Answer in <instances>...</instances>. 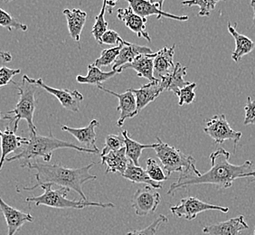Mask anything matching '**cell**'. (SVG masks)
Here are the masks:
<instances>
[{"label":"cell","mask_w":255,"mask_h":235,"mask_svg":"<svg viewBox=\"0 0 255 235\" xmlns=\"http://www.w3.org/2000/svg\"><path fill=\"white\" fill-rule=\"evenodd\" d=\"M103 1H105L106 4H107V12L112 14L113 7L116 5V3L118 2V0H103Z\"/></svg>","instance_id":"40"},{"label":"cell","mask_w":255,"mask_h":235,"mask_svg":"<svg viewBox=\"0 0 255 235\" xmlns=\"http://www.w3.org/2000/svg\"><path fill=\"white\" fill-rule=\"evenodd\" d=\"M94 165H96V162H92L84 167L71 168L60 164L36 161L34 163L28 162L25 165H21V167H27L29 170H36L35 179L43 183H50L52 185L69 188L70 190L76 192L81 196L82 200L87 201L83 191V186L86 182L97 179V176L90 173L91 168Z\"/></svg>","instance_id":"2"},{"label":"cell","mask_w":255,"mask_h":235,"mask_svg":"<svg viewBox=\"0 0 255 235\" xmlns=\"http://www.w3.org/2000/svg\"><path fill=\"white\" fill-rule=\"evenodd\" d=\"M107 10V4L105 1H103V6L101 12L96 17H95V23L93 26L92 34L94 35V39L100 44H102V37L103 34L108 31L109 23L105 20V12Z\"/></svg>","instance_id":"29"},{"label":"cell","mask_w":255,"mask_h":235,"mask_svg":"<svg viewBox=\"0 0 255 235\" xmlns=\"http://www.w3.org/2000/svg\"><path fill=\"white\" fill-rule=\"evenodd\" d=\"M119 74H121L119 71H113V70L110 72H103L94 64H89L88 74L85 76L77 75L76 81L79 84H92V85L101 86L103 83H105L106 81L113 78Z\"/></svg>","instance_id":"27"},{"label":"cell","mask_w":255,"mask_h":235,"mask_svg":"<svg viewBox=\"0 0 255 235\" xmlns=\"http://www.w3.org/2000/svg\"><path fill=\"white\" fill-rule=\"evenodd\" d=\"M123 178L128 179L134 184H144L151 186L154 189H161L162 183L154 181L147 175V171L143 169L140 166L134 165L132 162H129L126 171L122 175Z\"/></svg>","instance_id":"26"},{"label":"cell","mask_w":255,"mask_h":235,"mask_svg":"<svg viewBox=\"0 0 255 235\" xmlns=\"http://www.w3.org/2000/svg\"><path fill=\"white\" fill-rule=\"evenodd\" d=\"M249 226L243 216L231 218L226 222L205 226L203 233L209 235H242L243 231L247 230Z\"/></svg>","instance_id":"13"},{"label":"cell","mask_w":255,"mask_h":235,"mask_svg":"<svg viewBox=\"0 0 255 235\" xmlns=\"http://www.w3.org/2000/svg\"><path fill=\"white\" fill-rule=\"evenodd\" d=\"M34 83L41 88L44 89V91H46L47 93L54 95V97L59 101L61 105L64 109L73 113H78L80 105L84 101V95L77 90L71 91L68 89L53 88L44 84L42 79H37V80L34 79Z\"/></svg>","instance_id":"10"},{"label":"cell","mask_w":255,"mask_h":235,"mask_svg":"<svg viewBox=\"0 0 255 235\" xmlns=\"http://www.w3.org/2000/svg\"><path fill=\"white\" fill-rule=\"evenodd\" d=\"M146 171H147V175L154 181L162 183V182L167 181L168 179V176L164 173L163 167H160L157 164V161L154 160L153 158L147 159Z\"/></svg>","instance_id":"34"},{"label":"cell","mask_w":255,"mask_h":235,"mask_svg":"<svg viewBox=\"0 0 255 235\" xmlns=\"http://www.w3.org/2000/svg\"><path fill=\"white\" fill-rule=\"evenodd\" d=\"M98 89L101 91H103L104 93L112 94L116 98L119 99L117 111L121 112V116H120L118 122H117L118 127H123V124L127 118H132L135 116H137V100H136L135 94L129 89H128L127 92L123 93H114L113 91L105 88L102 85L98 86Z\"/></svg>","instance_id":"11"},{"label":"cell","mask_w":255,"mask_h":235,"mask_svg":"<svg viewBox=\"0 0 255 235\" xmlns=\"http://www.w3.org/2000/svg\"><path fill=\"white\" fill-rule=\"evenodd\" d=\"M245 111H246V117H245L244 124L246 126L255 124V102L252 101L250 96L247 97V103L245 107Z\"/></svg>","instance_id":"38"},{"label":"cell","mask_w":255,"mask_h":235,"mask_svg":"<svg viewBox=\"0 0 255 235\" xmlns=\"http://www.w3.org/2000/svg\"><path fill=\"white\" fill-rule=\"evenodd\" d=\"M210 210L220 211L226 214L229 212V208L207 204L193 196L183 198L178 205L170 207V211L174 216L178 218H184L187 221H193L199 214Z\"/></svg>","instance_id":"8"},{"label":"cell","mask_w":255,"mask_h":235,"mask_svg":"<svg viewBox=\"0 0 255 235\" xmlns=\"http://www.w3.org/2000/svg\"><path fill=\"white\" fill-rule=\"evenodd\" d=\"M220 1H226V0H184L182 1L181 4L187 6H194V5L199 6L198 16L207 17L210 15L212 11L215 10L217 3H219Z\"/></svg>","instance_id":"31"},{"label":"cell","mask_w":255,"mask_h":235,"mask_svg":"<svg viewBox=\"0 0 255 235\" xmlns=\"http://www.w3.org/2000/svg\"><path fill=\"white\" fill-rule=\"evenodd\" d=\"M3 2H5V3H9L11 1H13V0H2Z\"/></svg>","instance_id":"45"},{"label":"cell","mask_w":255,"mask_h":235,"mask_svg":"<svg viewBox=\"0 0 255 235\" xmlns=\"http://www.w3.org/2000/svg\"><path fill=\"white\" fill-rule=\"evenodd\" d=\"M157 146L154 150L160 160L162 167L167 172L169 177L174 172H180L181 174H195L200 176L201 173L197 170L196 167V159L190 155H186L172 147L167 143H164L159 137H157Z\"/></svg>","instance_id":"6"},{"label":"cell","mask_w":255,"mask_h":235,"mask_svg":"<svg viewBox=\"0 0 255 235\" xmlns=\"http://www.w3.org/2000/svg\"><path fill=\"white\" fill-rule=\"evenodd\" d=\"M245 177H255V171H251L246 174Z\"/></svg>","instance_id":"44"},{"label":"cell","mask_w":255,"mask_h":235,"mask_svg":"<svg viewBox=\"0 0 255 235\" xmlns=\"http://www.w3.org/2000/svg\"><path fill=\"white\" fill-rule=\"evenodd\" d=\"M196 87V83H190L187 86L183 87L176 94L178 97V105L183 106L185 104H191L196 99L195 89Z\"/></svg>","instance_id":"35"},{"label":"cell","mask_w":255,"mask_h":235,"mask_svg":"<svg viewBox=\"0 0 255 235\" xmlns=\"http://www.w3.org/2000/svg\"><path fill=\"white\" fill-rule=\"evenodd\" d=\"M122 134L125 139L126 156L128 158V160L132 162L133 164L136 166H139V158L141 157V154L144 149H149V148L154 149L157 146V143H154L151 145H144L137 142L128 136L127 130H123Z\"/></svg>","instance_id":"28"},{"label":"cell","mask_w":255,"mask_h":235,"mask_svg":"<svg viewBox=\"0 0 255 235\" xmlns=\"http://www.w3.org/2000/svg\"><path fill=\"white\" fill-rule=\"evenodd\" d=\"M160 202V194L151 186H145L134 194L131 205L136 215L142 217L155 213Z\"/></svg>","instance_id":"9"},{"label":"cell","mask_w":255,"mask_h":235,"mask_svg":"<svg viewBox=\"0 0 255 235\" xmlns=\"http://www.w3.org/2000/svg\"><path fill=\"white\" fill-rule=\"evenodd\" d=\"M37 185L31 187H23L25 191H32L36 187H41L44 193L38 196H30L25 198V202L31 205L34 203L36 206H44L58 208V209H84L89 206H96L102 208H113L115 207L114 204L112 203H99V202L84 201V200H70L66 196L71 191L69 188L60 187L59 189H52V184L43 183L36 179Z\"/></svg>","instance_id":"4"},{"label":"cell","mask_w":255,"mask_h":235,"mask_svg":"<svg viewBox=\"0 0 255 235\" xmlns=\"http://www.w3.org/2000/svg\"><path fill=\"white\" fill-rule=\"evenodd\" d=\"M254 235H255V232H254Z\"/></svg>","instance_id":"46"},{"label":"cell","mask_w":255,"mask_h":235,"mask_svg":"<svg viewBox=\"0 0 255 235\" xmlns=\"http://www.w3.org/2000/svg\"><path fill=\"white\" fill-rule=\"evenodd\" d=\"M0 209L5 217L7 226V235H15L25 223L34 222V217L30 214L17 210L7 205L3 198H0Z\"/></svg>","instance_id":"12"},{"label":"cell","mask_w":255,"mask_h":235,"mask_svg":"<svg viewBox=\"0 0 255 235\" xmlns=\"http://www.w3.org/2000/svg\"><path fill=\"white\" fill-rule=\"evenodd\" d=\"M132 92L137 100V114L146 108L149 103H153L163 93L160 80L150 82L143 85L139 89H129Z\"/></svg>","instance_id":"18"},{"label":"cell","mask_w":255,"mask_h":235,"mask_svg":"<svg viewBox=\"0 0 255 235\" xmlns=\"http://www.w3.org/2000/svg\"><path fill=\"white\" fill-rule=\"evenodd\" d=\"M206 122L204 131L214 139L216 144H223L227 140H232L235 144V147H236L243 133L236 131L232 128L225 114L215 115L210 118H206Z\"/></svg>","instance_id":"7"},{"label":"cell","mask_w":255,"mask_h":235,"mask_svg":"<svg viewBox=\"0 0 255 235\" xmlns=\"http://www.w3.org/2000/svg\"><path fill=\"white\" fill-rule=\"evenodd\" d=\"M251 6L253 7L254 10V18H253V22L255 26V0H251Z\"/></svg>","instance_id":"43"},{"label":"cell","mask_w":255,"mask_h":235,"mask_svg":"<svg viewBox=\"0 0 255 235\" xmlns=\"http://www.w3.org/2000/svg\"><path fill=\"white\" fill-rule=\"evenodd\" d=\"M129 160L126 156V148L125 147L110 152L107 155L102 157L101 164L106 167L105 173H116L119 172L121 175L126 171Z\"/></svg>","instance_id":"25"},{"label":"cell","mask_w":255,"mask_h":235,"mask_svg":"<svg viewBox=\"0 0 255 235\" xmlns=\"http://www.w3.org/2000/svg\"><path fill=\"white\" fill-rule=\"evenodd\" d=\"M0 25L5 27L8 31L12 32L13 30H21V31H27V25L22 24L18 20L14 18L9 13L5 12L4 9H0Z\"/></svg>","instance_id":"33"},{"label":"cell","mask_w":255,"mask_h":235,"mask_svg":"<svg viewBox=\"0 0 255 235\" xmlns=\"http://www.w3.org/2000/svg\"><path fill=\"white\" fill-rule=\"evenodd\" d=\"M236 25L237 24L233 25L230 22H228L227 28H228V32L236 41V49L232 54V59L236 63H238L244 56L251 54L255 50V43L245 34L238 33L236 31Z\"/></svg>","instance_id":"22"},{"label":"cell","mask_w":255,"mask_h":235,"mask_svg":"<svg viewBox=\"0 0 255 235\" xmlns=\"http://www.w3.org/2000/svg\"><path fill=\"white\" fill-rule=\"evenodd\" d=\"M12 84L18 90V102L14 110L5 113L3 119H8L14 122V131L16 132L18 125L22 119H25L28 125L30 134H37L36 127L34 124V114L35 110V93L37 84L34 83V79H31L27 75H24L22 83L17 85L14 81Z\"/></svg>","instance_id":"5"},{"label":"cell","mask_w":255,"mask_h":235,"mask_svg":"<svg viewBox=\"0 0 255 235\" xmlns=\"http://www.w3.org/2000/svg\"><path fill=\"white\" fill-rule=\"evenodd\" d=\"M167 222H168V219H167V216L160 215V216L157 217L154 220L151 225L147 226L146 228L141 229V230H135L132 231V232H129L126 235H156L159 226H161L162 224H165V223H167Z\"/></svg>","instance_id":"36"},{"label":"cell","mask_w":255,"mask_h":235,"mask_svg":"<svg viewBox=\"0 0 255 235\" xmlns=\"http://www.w3.org/2000/svg\"><path fill=\"white\" fill-rule=\"evenodd\" d=\"M1 137V148H2V156L0 160V169L5 164L7 156L12 152L17 150L19 147H22L28 142L29 138L16 136L14 130H11L9 127H6L5 131L0 132Z\"/></svg>","instance_id":"21"},{"label":"cell","mask_w":255,"mask_h":235,"mask_svg":"<svg viewBox=\"0 0 255 235\" xmlns=\"http://www.w3.org/2000/svg\"><path fill=\"white\" fill-rule=\"evenodd\" d=\"M152 50L147 46H142L138 44H132L123 39V48L120 52L118 58L113 64V71H117L121 67L133 62L137 56L141 54H151Z\"/></svg>","instance_id":"20"},{"label":"cell","mask_w":255,"mask_h":235,"mask_svg":"<svg viewBox=\"0 0 255 235\" xmlns=\"http://www.w3.org/2000/svg\"><path fill=\"white\" fill-rule=\"evenodd\" d=\"M231 154L224 148L213 152L210 155L211 168L208 171L196 176L195 174H180L177 181L173 183L167 195L174 196L181 188L194 185L209 184L216 186L218 189H227L233 186L238 178H244L249 173L253 166L252 162L247 161L242 165H234L230 163Z\"/></svg>","instance_id":"1"},{"label":"cell","mask_w":255,"mask_h":235,"mask_svg":"<svg viewBox=\"0 0 255 235\" xmlns=\"http://www.w3.org/2000/svg\"><path fill=\"white\" fill-rule=\"evenodd\" d=\"M129 5V7L137 14L147 18L149 15H157V18L160 19L161 17L170 18V19L177 20V21H187L189 19L188 15H176L167 13L165 11L157 7V5H153L149 0H125Z\"/></svg>","instance_id":"14"},{"label":"cell","mask_w":255,"mask_h":235,"mask_svg":"<svg viewBox=\"0 0 255 235\" xmlns=\"http://www.w3.org/2000/svg\"><path fill=\"white\" fill-rule=\"evenodd\" d=\"M154 57L155 54H141L133 62L124 65L117 71L122 73L126 69H133L137 73V77L147 79L149 82L157 81V79L154 76Z\"/></svg>","instance_id":"19"},{"label":"cell","mask_w":255,"mask_h":235,"mask_svg":"<svg viewBox=\"0 0 255 235\" xmlns=\"http://www.w3.org/2000/svg\"><path fill=\"white\" fill-rule=\"evenodd\" d=\"M187 67H183L179 63L176 64L174 70L165 77L160 79L162 90L163 92H172L177 94L180 89L190 84L189 82L185 81L184 77L187 75Z\"/></svg>","instance_id":"23"},{"label":"cell","mask_w":255,"mask_h":235,"mask_svg":"<svg viewBox=\"0 0 255 235\" xmlns=\"http://www.w3.org/2000/svg\"><path fill=\"white\" fill-rule=\"evenodd\" d=\"M1 58L3 60V62L9 63L12 60V55L8 52H1Z\"/></svg>","instance_id":"41"},{"label":"cell","mask_w":255,"mask_h":235,"mask_svg":"<svg viewBox=\"0 0 255 235\" xmlns=\"http://www.w3.org/2000/svg\"><path fill=\"white\" fill-rule=\"evenodd\" d=\"M99 126H100V122L98 120L93 119L86 127L77 128V127H68V126H62V130L70 133L78 140V142L84 144L87 148H91L100 152L98 147L96 146V132H95V128Z\"/></svg>","instance_id":"17"},{"label":"cell","mask_w":255,"mask_h":235,"mask_svg":"<svg viewBox=\"0 0 255 235\" xmlns=\"http://www.w3.org/2000/svg\"><path fill=\"white\" fill-rule=\"evenodd\" d=\"M122 48H123V39H121L118 45H115L112 48L103 50L101 54V56L95 60V62L94 63V65H96L100 68V67H105V66H109L111 64H114L115 61L118 58Z\"/></svg>","instance_id":"30"},{"label":"cell","mask_w":255,"mask_h":235,"mask_svg":"<svg viewBox=\"0 0 255 235\" xmlns=\"http://www.w3.org/2000/svg\"><path fill=\"white\" fill-rule=\"evenodd\" d=\"M64 15L67 20L69 34L77 43H80L82 32L87 20V14L80 8L64 10Z\"/></svg>","instance_id":"24"},{"label":"cell","mask_w":255,"mask_h":235,"mask_svg":"<svg viewBox=\"0 0 255 235\" xmlns=\"http://www.w3.org/2000/svg\"><path fill=\"white\" fill-rule=\"evenodd\" d=\"M21 73L20 69H10L2 66L0 69V86L3 87L13 82V77Z\"/></svg>","instance_id":"37"},{"label":"cell","mask_w":255,"mask_h":235,"mask_svg":"<svg viewBox=\"0 0 255 235\" xmlns=\"http://www.w3.org/2000/svg\"><path fill=\"white\" fill-rule=\"evenodd\" d=\"M121 37L118 33L114 30H110L106 31L102 37V44H109V45H118L121 41Z\"/></svg>","instance_id":"39"},{"label":"cell","mask_w":255,"mask_h":235,"mask_svg":"<svg viewBox=\"0 0 255 235\" xmlns=\"http://www.w3.org/2000/svg\"><path fill=\"white\" fill-rule=\"evenodd\" d=\"M117 17L138 37H143L148 42H151V38L146 29L147 18L137 15L129 6L126 8H119L117 10Z\"/></svg>","instance_id":"15"},{"label":"cell","mask_w":255,"mask_h":235,"mask_svg":"<svg viewBox=\"0 0 255 235\" xmlns=\"http://www.w3.org/2000/svg\"><path fill=\"white\" fill-rule=\"evenodd\" d=\"M153 5H157V7H159L160 9L163 8V5H164V2L165 0H149Z\"/></svg>","instance_id":"42"},{"label":"cell","mask_w":255,"mask_h":235,"mask_svg":"<svg viewBox=\"0 0 255 235\" xmlns=\"http://www.w3.org/2000/svg\"><path fill=\"white\" fill-rule=\"evenodd\" d=\"M125 147V139L123 134H109L105 139V145L101 152V157L105 156L110 152L116 151Z\"/></svg>","instance_id":"32"},{"label":"cell","mask_w":255,"mask_h":235,"mask_svg":"<svg viewBox=\"0 0 255 235\" xmlns=\"http://www.w3.org/2000/svg\"><path fill=\"white\" fill-rule=\"evenodd\" d=\"M60 148H72L76 151L85 152L90 154H98L100 152L87 147H79L73 143L67 142L54 137L53 133L49 136H41L38 134H30L29 140L22 147V150L13 157H7L6 162L24 160L21 165H25L31 159L37 157L43 158L44 162L49 163L53 157V152Z\"/></svg>","instance_id":"3"},{"label":"cell","mask_w":255,"mask_h":235,"mask_svg":"<svg viewBox=\"0 0 255 235\" xmlns=\"http://www.w3.org/2000/svg\"><path fill=\"white\" fill-rule=\"evenodd\" d=\"M176 44H173L171 47L165 46L157 53H155L154 57V76L157 79L165 77L170 74L175 68L176 64H174V54H175Z\"/></svg>","instance_id":"16"}]
</instances>
